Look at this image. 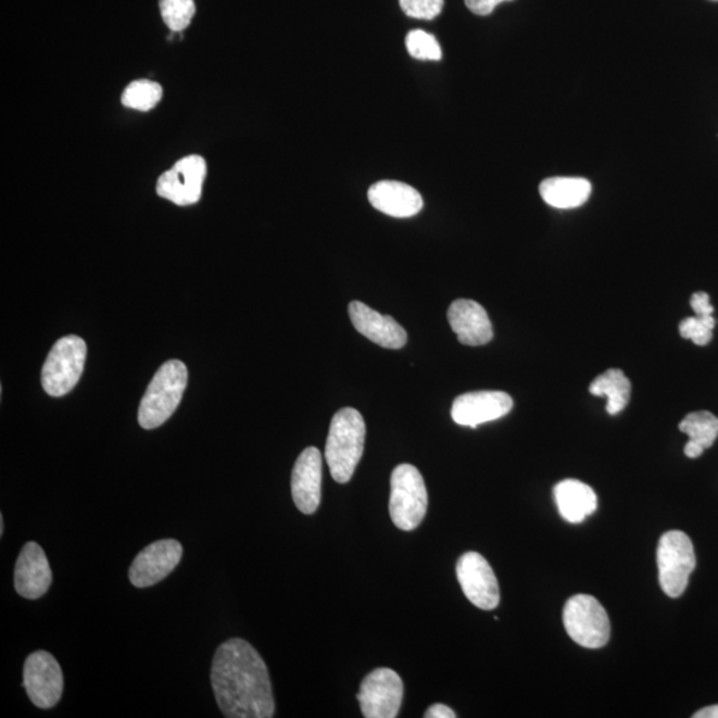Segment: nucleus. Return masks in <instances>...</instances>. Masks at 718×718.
<instances>
[{"instance_id": "obj_1", "label": "nucleus", "mask_w": 718, "mask_h": 718, "mask_svg": "<svg viewBox=\"0 0 718 718\" xmlns=\"http://www.w3.org/2000/svg\"><path fill=\"white\" fill-rule=\"evenodd\" d=\"M211 681L218 708L228 718L275 716L272 681L263 657L242 639H230L213 657Z\"/></svg>"}, {"instance_id": "obj_2", "label": "nucleus", "mask_w": 718, "mask_h": 718, "mask_svg": "<svg viewBox=\"0 0 718 718\" xmlns=\"http://www.w3.org/2000/svg\"><path fill=\"white\" fill-rule=\"evenodd\" d=\"M366 425L360 412L347 407L331 419L325 456L331 477L338 483H348L364 454Z\"/></svg>"}, {"instance_id": "obj_3", "label": "nucleus", "mask_w": 718, "mask_h": 718, "mask_svg": "<svg viewBox=\"0 0 718 718\" xmlns=\"http://www.w3.org/2000/svg\"><path fill=\"white\" fill-rule=\"evenodd\" d=\"M188 385L187 366L179 360H171L160 367L139 407V424L152 430L167 423L182 400Z\"/></svg>"}, {"instance_id": "obj_4", "label": "nucleus", "mask_w": 718, "mask_h": 718, "mask_svg": "<svg viewBox=\"0 0 718 718\" xmlns=\"http://www.w3.org/2000/svg\"><path fill=\"white\" fill-rule=\"evenodd\" d=\"M390 486L391 520L402 531L415 530L423 524L429 503L423 474L412 465L396 466Z\"/></svg>"}, {"instance_id": "obj_5", "label": "nucleus", "mask_w": 718, "mask_h": 718, "mask_svg": "<svg viewBox=\"0 0 718 718\" xmlns=\"http://www.w3.org/2000/svg\"><path fill=\"white\" fill-rule=\"evenodd\" d=\"M658 581L669 597H680L696 568V555L690 537L682 531L664 533L657 547Z\"/></svg>"}, {"instance_id": "obj_6", "label": "nucleus", "mask_w": 718, "mask_h": 718, "mask_svg": "<svg viewBox=\"0 0 718 718\" xmlns=\"http://www.w3.org/2000/svg\"><path fill=\"white\" fill-rule=\"evenodd\" d=\"M87 345L80 337L61 338L41 369V386L51 396H63L75 388L85 369Z\"/></svg>"}, {"instance_id": "obj_7", "label": "nucleus", "mask_w": 718, "mask_h": 718, "mask_svg": "<svg viewBox=\"0 0 718 718\" xmlns=\"http://www.w3.org/2000/svg\"><path fill=\"white\" fill-rule=\"evenodd\" d=\"M568 637L584 648L599 650L608 643L610 622L607 610L590 595H575L563 610Z\"/></svg>"}, {"instance_id": "obj_8", "label": "nucleus", "mask_w": 718, "mask_h": 718, "mask_svg": "<svg viewBox=\"0 0 718 718\" xmlns=\"http://www.w3.org/2000/svg\"><path fill=\"white\" fill-rule=\"evenodd\" d=\"M357 698L364 717L395 718L402 705V679L393 669H374L362 681Z\"/></svg>"}, {"instance_id": "obj_9", "label": "nucleus", "mask_w": 718, "mask_h": 718, "mask_svg": "<svg viewBox=\"0 0 718 718\" xmlns=\"http://www.w3.org/2000/svg\"><path fill=\"white\" fill-rule=\"evenodd\" d=\"M463 593L475 607L484 610L495 609L501 602L500 583L494 569L478 552H466L456 563Z\"/></svg>"}, {"instance_id": "obj_10", "label": "nucleus", "mask_w": 718, "mask_h": 718, "mask_svg": "<svg viewBox=\"0 0 718 718\" xmlns=\"http://www.w3.org/2000/svg\"><path fill=\"white\" fill-rule=\"evenodd\" d=\"M23 686L38 708L50 709L55 706L64 686L62 668L56 658L46 651L29 655L23 670Z\"/></svg>"}, {"instance_id": "obj_11", "label": "nucleus", "mask_w": 718, "mask_h": 718, "mask_svg": "<svg viewBox=\"0 0 718 718\" xmlns=\"http://www.w3.org/2000/svg\"><path fill=\"white\" fill-rule=\"evenodd\" d=\"M205 177V160L192 154L179 160L174 168L159 177L156 192L176 205H193L199 203Z\"/></svg>"}, {"instance_id": "obj_12", "label": "nucleus", "mask_w": 718, "mask_h": 718, "mask_svg": "<svg viewBox=\"0 0 718 718\" xmlns=\"http://www.w3.org/2000/svg\"><path fill=\"white\" fill-rule=\"evenodd\" d=\"M182 545L174 539L153 542L142 550L129 568V580L138 589L158 584L179 565Z\"/></svg>"}, {"instance_id": "obj_13", "label": "nucleus", "mask_w": 718, "mask_h": 718, "mask_svg": "<svg viewBox=\"0 0 718 718\" xmlns=\"http://www.w3.org/2000/svg\"><path fill=\"white\" fill-rule=\"evenodd\" d=\"M513 406V398L503 391H475L456 398L451 418L456 425L477 429L479 425L503 418Z\"/></svg>"}, {"instance_id": "obj_14", "label": "nucleus", "mask_w": 718, "mask_h": 718, "mask_svg": "<svg viewBox=\"0 0 718 718\" xmlns=\"http://www.w3.org/2000/svg\"><path fill=\"white\" fill-rule=\"evenodd\" d=\"M323 455L316 448L302 451L292 473V495L302 514L317 512L322 502Z\"/></svg>"}, {"instance_id": "obj_15", "label": "nucleus", "mask_w": 718, "mask_h": 718, "mask_svg": "<svg viewBox=\"0 0 718 718\" xmlns=\"http://www.w3.org/2000/svg\"><path fill=\"white\" fill-rule=\"evenodd\" d=\"M15 590L22 597L35 601L46 595L52 583L49 559L38 543L28 542L17 557L14 575Z\"/></svg>"}, {"instance_id": "obj_16", "label": "nucleus", "mask_w": 718, "mask_h": 718, "mask_svg": "<svg viewBox=\"0 0 718 718\" xmlns=\"http://www.w3.org/2000/svg\"><path fill=\"white\" fill-rule=\"evenodd\" d=\"M349 316L355 330L377 345L394 350L406 345V330L393 317L382 316L364 302L353 301L349 305Z\"/></svg>"}, {"instance_id": "obj_17", "label": "nucleus", "mask_w": 718, "mask_h": 718, "mask_svg": "<svg viewBox=\"0 0 718 718\" xmlns=\"http://www.w3.org/2000/svg\"><path fill=\"white\" fill-rule=\"evenodd\" d=\"M448 318L463 345L482 347L494 337L488 312L473 300L454 301L449 307Z\"/></svg>"}, {"instance_id": "obj_18", "label": "nucleus", "mask_w": 718, "mask_h": 718, "mask_svg": "<svg viewBox=\"0 0 718 718\" xmlns=\"http://www.w3.org/2000/svg\"><path fill=\"white\" fill-rule=\"evenodd\" d=\"M370 204L385 215L407 218L418 215L424 207L423 196L417 189L400 181H379L367 192Z\"/></svg>"}, {"instance_id": "obj_19", "label": "nucleus", "mask_w": 718, "mask_h": 718, "mask_svg": "<svg viewBox=\"0 0 718 718\" xmlns=\"http://www.w3.org/2000/svg\"><path fill=\"white\" fill-rule=\"evenodd\" d=\"M557 509L568 524H581L597 509V496L589 484L566 479L554 489Z\"/></svg>"}, {"instance_id": "obj_20", "label": "nucleus", "mask_w": 718, "mask_h": 718, "mask_svg": "<svg viewBox=\"0 0 718 718\" xmlns=\"http://www.w3.org/2000/svg\"><path fill=\"white\" fill-rule=\"evenodd\" d=\"M539 192L550 206L574 210L589 201L592 186L581 177H551L540 184Z\"/></svg>"}, {"instance_id": "obj_21", "label": "nucleus", "mask_w": 718, "mask_h": 718, "mask_svg": "<svg viewBox=\"0 0 718 718\" xmlns=\"http://www.w3.org/2000/svg\"><path fill=\"white\" fill-rule=\"evenodd\" d=\"M631 382L620 369H609L593 379L590 393L608 400L607 413L616 415L625 411L631 398Z\"/></svg>"}, {"instance_id": "obj_22", "label": "nucleus", "mask_w": 718, "mask_h": 718, "mask_svg": "<svg viewBox=\"0 0 718 718\" xmlns=\"http://www.w3.org/2000/svg\"><path fill=\"white\" fill-rule=\"evenodd\" d=\"M679 429L690 437L691 442L704 450L709 449L718 437V418L709 412L691 413L681 420Z\"/></svg>"}, {"instance_id": "obj_23", "label": "nucleus", "mask_w": 718, "mask_h": 718, "mask_svg": "<svg viewBox=\"0 0 718 718\" xmlns=\"http://www.w3.org/2000/svg\"><path fill=\"white\" fill-rule=\"evenodd\" d=\"M163 88L151 80H135L123 92L122 103L130 110L147 112L158 105Z\"/></svg>"}, {"instance_id": "obj_24", "label": "nucleus", "mask_w": 718, "mask_h": 718, "mask_svg": "<svg viewBox=\"0 0 718 718\" xmlns=\"http://www.w3.org/2000/svg\"><path fill=\"white\" fill-rule=\"evenodd\" d=\"M160 11L172 33H182L196 14L194 0H160Z\"/></svg>"}, {"instance_id": "obj_25", "label": "nucleus", "mask_w": 718, "mask_h": 718, "mask_svg": "<svg viewBox=\"0 0 718 718\" xmlns=\"http://www.w3.org/2000/svg\"><path fill=\"white\" fill-rule=\"evenodd\" d=\"M406 49L418 61L437 62L441 61L442 58V49L436 37L423 32V29H414V32L407 34Z\"/></svg>"}, {"instance_id": "obj_26", "label": "nucleus", "mask_w": 718, "mask_h": 718, "mask_svg": "<svg viewBox=\"0 0 718 718\" xmlns=\"http://www.w3.org/2000/svg\"><path fill=\"white\" fill-rule=\"evenodd\" d=\"M716 319L714 316H694L685 318L679 326L680 335L697 347H705L714 338Z\"/></svg>"}, {"instance_id": "obj_27", "label": "nucleus", "mask_w": 718, "mask_h": 718, "mask_svg": "<svg viewBox=\"0 0 718 718\" xmlns=\"http://www.w3.org/2000/svg\"><path fill=\"white\" fill-rule=\"evenodd\" d=\"M401 9L415 20H434L443 10V0H400Z\"/></svg>"}, {"instance_id": "obj_28", "label": "nucleus", "mask_w": 718, "mask_h": 718, "mask_svg": "<svg viewBox=\"0 0 718 718\" xmlns=\"http://www.w3.org/2000/svg\"><path fill=\"white\" fill-rule=\"evenodd\" d=\"M513 2V0H465L467 9L475 15H490L497 4Z\"/></svg>"}, {"instance_id": "obj_29", "label": "nucleus", "mask_w": 718, "mask_h": 718, "mask_svg": "<svg viewBox=\"0 0 718 718\" xmlns=\"http://www.w3.org/2000/svg\"><path fill=\"white\" fill-rule=\"evenodd\" d=\"M691 306L696 316H714L715 307L710 305L709 295L704 292L692 295Z\"/></svg>"}, {"instance_id": "obj_30", "label": "nucleus", "mask_w": 718, "mask_h": 718, "mask_svg": "<svg viewBox=\"0 0 718 718\" xmlns=\"http://www.w3.org/2000/svg\"><path fill=\"white\" fill-rule=\"evenodd\" d=\"M456 714L453 709H450L449 706L443 704L431 705L429 709L426 710L425 718H455Z\"/></svg>"}, {"instance_id": "obj_31", "label": "nucleus", "mask_w": 718, "mask_h": 718, "mask_svg": "<svg viewBox=\"0 0 718 718\" xmlns=\"http://www.w3.org/2000/svg\"><path fill=\"white\" fill-rule=\"evenodd\" d=\"M684 453L688 458H698L700 455H703L704 449L690 441L685 444Z\"/></svg>"}, {"instance_id": "obj_32", "label": "nucleus", "mask_w": 718, "mask_h": 718, "mask_svg": "<svg viewBox=\"0 0 718 718\" xmlns=\"http://www.w3.org/2000/svg\"><path fill=\"white\" fill-rule=\"evenodd\" d=\"M694 718H718V705L706 706L693 715Z\"/></svg>"}, {"instance_id": "obj_33", "label": "nucleus", "mask_w": 718, "mask_h": 718, "mask_svg": "<svg viewBox=\"0 0 718 718\" xmlns=\"http://www.w3.org/2000/svg\"><path fill=\"white\" fill-rule=\"evenodd\" d=\"M4 532V519L3 516H0V536H3Z\"/></svg>"}]
</instances>
